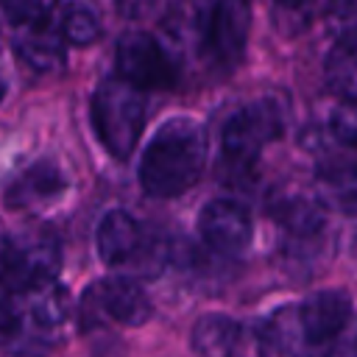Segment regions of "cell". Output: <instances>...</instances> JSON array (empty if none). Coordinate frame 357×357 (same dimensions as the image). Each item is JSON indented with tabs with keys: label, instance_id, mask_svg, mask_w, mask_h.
<instances>
[{
	"label": "cell",
	"instance_id": "44dd1931",
	"mask_svg": "<svg viewBox=\"0 0 357 357\" xmlns=\"http://www.w3.org/2000/svg\"><path fill=\"white\" fill-rule=\"evenodd\" d=\"M273 6V22L282 33L293 36L298 31H304L312 20V11L318 6V0H271Z\"/></svg>",
	"mask_w": 357,
	"mask_h": 357
},
{
	"label": "cell",
	"instance_id": "d6986e66",
	"mask_svg": "<svg viewBox=\"0 0 357 357\" xmlns=\"http://www.w3.org/2000/svg\"><path fill=\"white\" fill-rule=\"evenodd\" d=\"M61 33H64V39L70 45L84 47V45H92L98 39L100 22H98L92 8L81 6V3H73V6H67L64 17H61Z\"/></svg>",
	"mask_w": 357,
	"mask_h": 357
},
{
	"label": "cell",
	"instance_id": "cb8c5ba5",
	"mask_svg": "<svg viewBox=\"0 0 357 357\" xmlns=\"http://www.w3.org/2000/svg\"><path fill=\"white\" fill-rule=\"evenodd\" d=\"M59 0H3V8L11 22L17 25H31L39 20H47L53 14Z\"/></svg>",
	"mask_w": 357,
	"mask_h": 357
},
{
	"label": "cell",
	"instance_id": "277c9868",
	"mask_svg": "<svg viewBox=\"0 0 357 357\" xmlns=\"http://www.w3.org/2000/svg\"><path fill=\"white\" fill-rule=\"evenodd\" d=\"M61 268L59 237L47 229L28 231L11 240L8 254L0 265V284L14 293H28L47 282H56Z\"/></svg>",
	"mask_w": 357,
	"mask_h": 357
},
{
	"label": "cell",
	"instance_id": "ba28073f",
	"mask_svg": "<svg viewBox=\"0 0 357 357\" xmlns=\"http://www.w3.org/2000/svg\"><path fill=\"white\" fill-rule=\"evenodd\" d=\"M198 231L215 254L237 257L251 243V215L240 201L215 198L201 209Z\"/></svg>",
	"mask_w": 357,
	"mask_h": 357
},
{
	"label": "cell",
	"instance_id": "8fae6325",
	"mask_svg": "<svg viewBox=\"0 0 357 357\" xmlns=\"http://www.w3.org/2000/svg\"><path fill=\"white\" fill-rule=\"evenodd\" d=\"M298 310L315 346H332L351 321V298L343 290H318L304 298Z\"/></svg>",
	"mask_w": 357,
	"mask_h": 357
},
{
	"label": "cell",
	"instance_id": "ac0fdd59",
	"mask_svg": "<svg viewBox=\"0 0 357 357\" xmlns=\"http://www.w3.org/2000/svg\"><path fill=\"white\" fill-rule=\"evenodd\" d=\"M324 78L340 100H357V36L337 39V45L326 56Z\"/></svg>",
	"mask_w": 357,
	"mask_h": 357
},
{
	"label": "cell",
	"instance_id": "6da1fadb",
	"mask_svg": "<svg viewBox=\"0 0 357 357\" xmlns=\"http://www.w3.org/2000/svg\"><path fill=\"white\" fill-rule=\"evenodd\" d=\"M206 162V134L192 117L165 120L139 159L142 190L153 198H173L187 192L204 170Z\"/></svg>",
	"mask_w": 357,
	"mask_h": 357
},
{
	"label": "cell",
	"instance_id": "9a60e30c",
	"mask_svg": "<svg viewBox=\"0 0 357 357\" xmlns=\"http://www.w3.org/2000/svg\"><path fill=\"white\" fill-rule=\"evenodd\" d=\"M243 340V329L234 318L209 312L192 326V349L201 357H234Z\"/></svg>",
	"mask_w": 357,
	"mask_h": 357
},
{
	"label": "cell",
	"instance_id": "7402d4cb",
	"mask_svg": "<svg viewBox=\"0 0 357 357\" xmlns=\"http://www.w3.org/2000/svg\"><path fill=\"white\" fill-rule=\"evenodd\" d=\"M28 329L25 321V310H22V298L14 290H0V346L17 340L22 332Z\"/></svg>",
	"mask_w": 357,
	"mask_h": 357
},
{
	"label": "cell",
	"instance_id": "30bf717a",
	"mask_svg": "<svg viewBox=\"0 0 357 357\" xmlns=\"http://www.w3.org/2000/svg\"><path fill=\"white\" fill-rule=\"evenodd\" d=\"M315 343L301 321L298 304L279 307L259 332V357H312Z\"/></svg>",
	"mask_w": 357,
	"mask_h": 357
},
{
	"label": "cell",
	"instance_id": "8992f818",
	"mask_svg": "<svg viewBox=\"0 0 357 357\" xmlns=\"http://www.w3.org/2000/svg\"><path fill=\"white\" fill-rule=\"evenodd\" d=\"M151 318V301L145 290L128 276H109L86 287L81 298V324L84 326H103V324H123V326H142Z\"/></svg>",
	"mask_w": 357,
	"mask_h": 357
},
{
	"label": "cell",
	"instance_id": "4316f807",
	"mask_svg": "<svg viewBox=\"0 0 357 357\" xmlns=\"http://www.w3.org/2000/svg\"><path fill=\"white\" fill-rule=\"evenodd\" d=\"M0 100H3V84H0Z\"/></svg>",
	"mask_w": 357,
	"mask_h": 357
},
{
	"label": "cell",
	"instance_id": "603a6c76",
	"mask_svg": "<svg viewBox=\"0 0 357 357\" xmlns=\"http://www.w3.org/2000/svg\"><path fill=\"white\" fill-rule=\"evenodd\" d=\"M326 20L337 39L357 36V0H326Z\"/></svg>",
	"mask_w": 357,
	"mask_h": 357
},
{
	"label": "cell",
	"instance_id": "9c48e42d",
	"mask_svg": "<svg viewBox=\"0 0 357 357\" xmlns=\"http://www.w3.org/2000/svg\"><path fill=\"white\" fill-rule=\"evenodd\" d=\"M248 28H251L248 0H215L209 36H206V50L212 53V59L223 67H234L245 53Z\"/></svg>",
	"mask_w": 357,
	"mask_h": 357
},
{
	"label": "cell",
	"instance_id": "d4e9b609",
	"mask_svg": "<svg viewBox=\"0 0 357 357\" xmlns=\"http://www.w3.org/2000/svg\"><path fill=\"white\" fill-rule=\"evenodd\" d=\"M326 357H357V315H351L346 329L335 337V343L329 346Z\"/></svg>",
	"mask_w": 357,
	"mask_h": 357
},
{
	"label": "cell",
	"instance_id": "5bb4252c",
	"mask_svg": "<svg viewBox=\"0 0 357 357\" xmlns=\"http://www.w3.org/2000/svg\"><path fill=\"white\" fill-rule=\"evenodd\" d=\"M215 0H178L165 17L167 33L181 47H206Z\"/></svg>",
	"mask_w": 357,
	"mask_h": 357
},
{
	"label": "cell",
	"instance_id": "5b68a950",
	"mask_svg": "<svg viewBox=\"0 0 357 357\" xmlns=\"http://www.w3.org/2000/svg\"><path fill=\"white\" fill-rule=\"evenodd\" d=\"M98 254L109 268H134L153 273L162 262V245L123 209H112L98 223Z\"/></svg>",
	"mask_w": 357,
	"mask_h": 357
},
{
	"label": "cell",
	"instance_id": "e0dca14e",
	"mask_svg": "<svg viewBox=\"0 0 357 357\" xmlns=\"http://www.w3.org/2000/svg\"><path fill=\"white\" fill-rule=\"evenodd\" d=\"M271 212L296 240H312L324 229V209L307 195H279L271 204Z\"/></svg>",
	"mask_w": 357,
	"mask_h": 357
},
{
	"label": "cell",
	"instance_id": "7c38bea8",
	"mask_svg": "<svg viewBox=\"0 0 357 357\" xmlns=\"http://www.w3.org/2000/svg\"><path fill=\"white\" fill-rule=\"evenodd\" d=\"M20 28L22 31L17 33L14 45H17V53L25 64H31L39 73H50V70L64 67V61H67L64 42L67 39H64L61 28H53L50 17L31 22V25H20Z\"/></svg>",
	"mask_w": 357,
	"mask_h": 357
},
{
	"label": "cell",
	"instance_id": "7a4b0ae2",
	"mask_svg": "<svg viewBox=\"0 0 357 357\" xmlns=\"http://www.w3.org/2000/svg\"><path fill=\"white\" fill-rule=\"evenodd\" d=\"M92 126L103 148L114 159H128L139 142L142 126H145V98L142 89L123 78L103 81L92 92L89 103Z\"/></svg>",
	"mask_w": 357,
	"mask_h": 357
},
{
	"label": "cell",
	"instance_id": "484cf974",
	"mask_svg": "<svg viewBox=\"0 0 357 357\" xmlns=\"http://www.w3.org/2000/svg\"><path fill=\"white\" fill-rule=\"evenodd\" d=\"M8 245H11V237H8L6 229L0 226V265H3V259H6V254H8Z\"/></svg>",
	"mask_w": 357,
	"mask_h": 357
},
{
	"label": "cell",
	"instance_id": "52a82bcc",
	"mask_svg": "<svg viewBox=\"0 0 357 357\" xmlns=\"http://www.w3.org/2000/svg\"><path fill=\"white\" fill-rule=\"evenodd\" d=\"M117 73L137 89H170L176 84V70L165 47L145 31H126L114 50Z\"/></svg>",
	"mask_w": 357,
	"mask_h": 357
},
{
	"label": "cell",
	"instance_id": "3957f363",
	"mask_svg": "<svg viewBox=\"0 0 357 357\" xmlns=\"http://www.w3.org/2000/svg\"><path fill=\"white\" fill-rule=\"evenodd\" d=\"M282 134V114L271 100H254L223 126V159L237 173H251L262 148Z\"/></svg>",
	"mask_w": 357,
	"mask_h": 357
},
{
	"label": "cell",
	"instance_id": "2e32d148",
	"mask_svg": "<svg viewBox=\"0 0 357 357\" xmlns=\"http://www.w3.org/2000/svg\"><path fill=\"white\" fill-rule=\"evenodd\" d=\"M67 181L64 176L50 165V162H36L25 173L17 176V181L8 190V201L14 206H31V204H45L53 201L64 192Z\"/></svg>",
	"mask_w": 357,
	"mask_h": 357
},
{
	"label": "cell",
	"instance_id": "4fadbf2b",
	"mask_svg": "<svg viewBox=\"0 0 357 357\" xmlns=\"http://www.w3.org/2000/svg\"><path fill=\"white\" fill-rule=\"evenodd\" d=\"M318 181L340 209L357 212V156L329 142V148L318 159Z\"/></svg>",
	"mask_w": 357,
	"mask_h": 357
},
{
	"label": "cell",
	"instance_id": "ffe728a7",
	"mask_svg": "<svg viewBox=\"0 0 357 357\" xmlns=\"http://www.w3.org/2000/svg\"><path fill=\"white\" fill-rule=\"evenodd\" d=\"M329 142L357 156V100H343L329 117Z\"/></svg>",
	"mask_w": 357,
	"mask_h": 357
}]
</instances>
